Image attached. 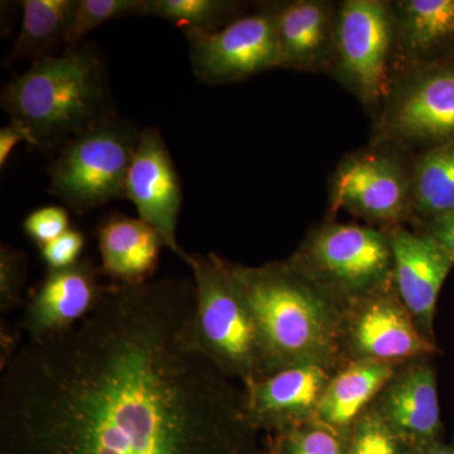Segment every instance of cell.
Returning a JSON list of instances; mask_svg holds the SVG:
<instances>
[{"instance_id": "6da1fadb", "label": "cell", "mask_w": 454, "mask_h": 454, "mask_svg": "<svg viewBox=\"0 0 454 454\" xmlns=\"http://www.w3.org/2000/svg\"><path fill=\"white\" fill-rule=\"evenodd\" d=\"M195 284L106 286L73 330L2 365L5 454H258L243 387L199 348Z\"/></svg>"}, {"instance_id": "7a4b0ae2", "label": "cell", "mask_w": 454, "mask_h": 454, "mask_svg": "<svg viewBox=\"0 0 454 454\" xmlns=\"http://www.w3.org/2000/svg\"><path fill=\"white\" fill-rule=\"evenodd\" d=\"M220 262L252 312L268 376L307 364L333 370L345 365L343 307L309 274L289 259L260 267Z\"/></svg>"}, {"instance_id": "3957f363", "label": "cell", "mask_w": 454, "mask_h": 454, "mask_svg": "<svg viewBox=\"0 0 454 454\" xmlns=\"http://www.w3.org/2000/svg\"><path fill=\"white\" fill-rule=\"evenodd\" d=\"M3 109L32 131L35 148L59 152L74 137L115 114L106 67L94 47L66 49L32 62L4 85Z\"/></svg>"}, {"instance_id": "277c9868", "label": "cell", "mask_w": 454, "mask_h": 454, "mask_svg": "<svg viewBox=\"0 0 454 454\" xmlns=\"http://www.w3.org/2000/svg\"><path fill=\"white\" fill-rule=\"evenodd\" d=\"M184 262L195 284L193 333L199 348L241 387L267 378L258 327L220 256L188 253Z\"/></svg>"}, {"instance_id": "5b68a950", "label": "cell", "mask_w": 454, "mask_h": 454, "mask_svg": "<svg viewBox=\"0 0 454 454\" xmlns=\"http://www.w3.org/2000/svg\"><path fill=\"white\" fill-rule=\"evenodd\" d=\"M140 133L113 114L68 140L47 168L51 195L77 215L125 199Z\"/></svg>"}, {"instance_id": "8992f818", "label": "cell", "mask_w": 454, "mask_h": 454, "mask_svg": "<svg viewBox=\"0 0 454 454\" xmlns=\"http://www.w3.org/2000/svg\"><path fill=\"white\" fill-rule=\"evenodd\" d=\"M289 260L342 307L394 283L389 238L370 226L325 223Z\"/></svg>"}, {"instance_id": "52a82bcc", "label": "cell", "mask_w": 454, "mask_h": 454, "mask_svg": "<svg viewBox=\"0 0 454 454\" xmlns=\"http://www.w3.org/2000/svg\"><path fill=\"white\" fill-rule=\"evenodd\" d=\"M394 41L390 3L346 0L337 7L333 64L340 82L366 106L389 98Z\"/></svg>"}, {"instance_id": "ba28073f", "label": "cell", "mask_w": 454, "mask_h": 454, "mask_svg": "<svg viewBox=\"0 0 454 454\" xmlns=\"http://www.w3.org/2000/svg\"><path fill=\"white\" fill-rule=\"evenodd\" d=\"M345 364L372 360L402 364L437 354L397 294L394 283L343 307L340 325Z\"/></svg>"}, {"instance_id": "9c48e42d", "label": "cell", "mask_w": 454, "mask_h": 454, "mask_svg": "<svg viewBox=\"0 0 454 454\" xmlns=\"http://www.w3.org/2000/svg\"><path fill=\"white\" fill-rule=\"evenodd\" d=\"M188 42L191 65L207 85L238 82L278 67L276 14L267 5L245 14L217 32L182 28Z\"/></svg>"}, {"instance_id": "30bf717a", "label": "cell", "mask_w": 454, "mask_h": 454, "mask_svg": "<svg viewBox=\"0 0 454 454\" xmlns=\"http://www.w3.org/2000/svg\"><path fill=\"white\" fill-rule=\"evenodd\" d=\"M391 139L427 149L454 140V61L405 74L391 90L382 118Z\"/></svg>"}, {"instance_id": "8fae6325", "label": "cell", "mask_w": 454, "mask_h": 454, "mask_svg": "<svg viewBox=\"0 0 454 454\" xmlns=\"http://www.w3.org/2000/svg\"><path fill=\"white\" fill-rule=\"evenodd\" d=\"M331 201L372 223L397 226L413 211L411 176L389 154H352L333 173Z\"/></svg>"}, {"instance_id": "7c38bea8", "label": "cell", "mask_w": 454, "mask_h": 454, "mask_svg": "<svg viewBox=\"0 0 454 454\" xmlns=\"http://www.w3.org/2000/svg\"><path fill=\"white\" fill-rule=\"evenodd\" d=\"M125 199L134 203L140 220L160 232L170 252L182 260L187 259L188 253L177 240L184 200L181 178L162 134L155 128H146L140 133L127 178Z\"/></svg>"}, {"instance_id": "4fadbf2b", "label": "cell", "mask_w": 454, "mask_h": 454, "mask_svg": "<svg viewBox=\"0 0 454 454\" xmlns=\"http://www.w3.org/2000/svg\"><path fill=\"white\" fill-rule=\"evenodd\" d=\"M393 253V282L400 300L424 336L434 340L439 293L454 265L453 256L428 232L402 225L385 229Z\"/></svg>"}, {"instance_id": "5bb4252c", "label": "cell", "mask_w": 454, "mask_h": 454, "mask_svg": "<svg viewBox=\"0 0 454 454\" xmlns=\"http://www.w3.org/2000/svg\"><path fill=\"white\" fill-rule=\"evenodd\" d=\"M337 370L316 364L289 367L243 387L250 422L276 434L316 420Z\"/></svg>"}, {"instance_id": "9a60e30c", "label": "cell", "mask_w": 454, "mask_h": 454, "mask_svg": "<svg viewBox=\"0 0 454 454\" xmlns=\"http://www.w3.org/2000/svg\"><path fill=\"white\" fill-rule=\"evenodd\" d=\"M88 259L70 267L49 269L27 303L23 331L32 342L51 339L73 330L94 309L106 286Z\"/></svg>"}, {"instance_id": "2e32d148", "label": "cell", "mask_w": 454, "mask_h": 454, "mask_svg": "<svg viewBox=\"0 0 454 454\" xmlns=\"http://www.w3.org/2000/svg\"><path fill=\"white\" fill-rule=\"evenodd\" d=\"M372 405L411 448L442 439L437 373L427 358L397 367Z\"/></svg>"}, {"instance_id": "e0dca14e", "label": "cell", "mask_w": 454, "mask_h": 454, "mask_svg": "<svg viewBox=\"0 0 454 454\" xmlns=\"http://www.w3.org/2000/svg\"><path fill=\"white\" fill-rule=\"evenodd\" d=\"M393 12V59L405 74L454 61V0H403Z\"/></svg>"}, {"instance_id": "ac0fdd59", "label": "cell", "mask_w": 454, "mask_h": 454, "mask_svg": "<svg viewBox=\"0 0 454 454\" xmlns=\"http://www.w3.org/2000/svg\"><path fill=\"white\" fill-rule=\"evenodd\" d=\"M276 14L278 67L321 70L334 59L337 8L319 0L271 5Z\"/></svg>"}, {"instance_id": "d6986e66", "label": "cell", "mask_w": 454, "mask_h": 454, "mask_svg": "<svg viewBox=\"0 0 454 454\" xmlns=\"http://www.w3.org/2000/svg\"><path fill=\"white\" fill-rule=\"evenodd\" d=\"M101 271L115 283L148 282L166 247L160 232L138 219L115 214L98 230Z\"/></svg>"}, {"instance_id": "ffe728a7", "label": "cell", "mask_w": 454, "mask_h": 454, "mask_svg": "<svg viewBox=\"0 0 454 454\" xmlns=\"http://www.w3.org/2000/svg\"><path fill=\"white\" fill-rule=\"evenodd\" d=\"M399 366L372 360L345 364L331 379L316 420L349 432L357 418L372 404Z\"/></svg>"}, {"instance_id": "44dd1931", "label": "cell", "mask_w": 454, "mask_h": 454, "mask_svg": "<svg viewBox=\"0 0 454 454\" xmlns=\"http://www.w3.org/2000/svg\"><path fill=\"white\" fill-rule=\"evenodd\" d=\"M22 4V25L13 47L5 57L4 67L23 59L35 62L66 46L68 29L77 0H26Z\"/></svg>"}, {"instance_id": "7402d4cb", "label": "cell", "mask_w": 454, "mask_h": 454, "mask_svg": "<svg viewBox=\"0 0 454 454\" xmlns=\"http://www.w3.org/2000/svg\"><path fill=\"white\" fill-rule=\"evenodd\" d=\"M411 208L424 220L454 212V140L426 149L411 172Z\"/></svg>"}, {"instance_id": "603a6c76", "label": "cell", "mask_w": 454, "mask_h": 454, "mask_svg": "<svg viewBox=\"0 0 454 454\" xmlns=\"http://www.w3.org/2000/svg\"><path fill=\"white\" fill-rule=\"evenodd\" d=\"M239 7L226 0H145V16L168 20L181 29L212 33L240 17Z\"/></svg>"}, {"instance_id": "cb8c5ba5", "label": "cell", "mask_w": 454, "mask_h": 454, "mask_svg": "<svg viewBox=\"0 0 454 454\" xmlns=\"http://www.w3.org/2000/svg\"><path fill=\"white\" fill-rule=\"evenodd\" d=\"M276 454H349V432L318 422L277 434Z\"/></svg>"}, {"instance_id": "d4e9b609", "label": "cell", "mask_w": 454, "mask_h": 454, "mask_svg": "<svg viewBox=\"0 0 454 454\" xmlns=\"http://www.w3.org/2000/svg\"><path fill=\"white\" fill-rule=\"evenodd\" d=\"M145 16V0H77L66 49L79 46L95 28L114 20Z\"/></svg>"}, {"instance_id": "484cf974", "label": "cell", "mask_w": 454, "mask_h": 454, "mask_svg": "<svg viewBox=\"0 0 454 454\" xmlns=\"http://www.w3.org/2000/svg\"><path fill=\"white\" fill-rule=\"evenodd\" d=\"M411 447L385 422L373 405L349 430V454H411Z\"/></svg>"}, {"instance_id": "4316f807", "label": "cell", "mask_w": 454, "mask_h": 454, "mask_svg": "<svg viewBox=\"0 0 454 454\" xmlns=\"http://www.w3.org/2000/svg\"><path fill=\"white\" fill-rule=\"evenodd\" d=\"M27 255L16 247L2 245L0 247V309L9 310L16 307L26 282Z\"/></svg>"}, {"instance_id": "83f0119b", "label": "cell", "mask_w": 454, "mask_h": 454, "mask_svg": "<svg viewBox=\"0 0 454 454\" xmlns=\"http://www.w3.org/2000/svg\"><path fill=\"white\" fill-rule=\"evenodd\" d=\"M23 229L26 234L41 247L70 229V217L64 207L44 206L31 212L26 217Z\"/></svg>"}, {"instance_id": "f1b7e54d", "label": "cell", "mask_w": 454, "mask_h": 454, "mask_svg": "<svg viewBox=\"0 0 454 454\" xmlns=\"http://www.w3.org/2000/svg\"><path fill=\"white\" fill-rule=\"evenodd\" d=\"M85 238L77 230L68 229L61 236L41 247L42 258L49 269L70 267L79 262Z\"/></svg>"}, {"instance_id": "f546056e", "label": "cell", "mask_w": 454, "mask_h": 454, "mask_svg": "<svg viewBox=\"0 0 454 454\" xmlns=\"http://www.w3.org/2000/svg\"><path fill=\"white\" fill-rule=\"evenodd\" d=\"M20 142H26L27 145L35 148V140L32 131L23 122L11 119L7 127H3L0 129V168H4L12 152Z\"/></svg>"}, {"instance_id": "4dcf8cb0", "label": "cell", "mask_w": 454, "mask_h": 454, "mask_svg": "<svg viewBox=\"0 0 454 454\" xmlns=\"http://www.w3.org/2000/svg\"><path fill=\"white\" fill-rule=\"evenodd\" d=\"M424 231L437 239L454 259V212L424 223Z\"/></svg>"}, {"instance_id": "1f68e13d", "label": "cell", "mask_w": 454, "mask_h": 454, "mask_svg": "<svg viewBox=\"0 0 454 454\" xmlns=\"http://www.w3.org/2000/svg\"><path fill=\"white\" fill-rule=\"evenodd\" d=\"M411 454H454V443L439 441L411 448Z\"/></svg>"}, {"instance_id": "d6a6232c", "label": "cell", "mask_w": 454, "mask_h": 454, "mask_svg": "<svg viewBox=\"0 0 454 454\" xmlns=\"http://www.w3.org/2000/svg\"><path fill=\"white\" fill-rule=\"evenodd\" d=\"M262 454H276V450H273V447H271V450H269V452L267 453H262Z\"/></svg>"}]
</instances>
